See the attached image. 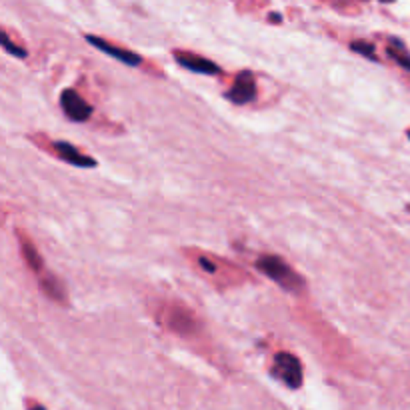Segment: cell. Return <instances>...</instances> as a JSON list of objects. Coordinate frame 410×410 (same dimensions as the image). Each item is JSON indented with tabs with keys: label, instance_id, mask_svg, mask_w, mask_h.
Instances as JSON below:
<instances>
[{
	"label": "cell",
	"instance_id": "cell-1",
	"mask_svg": "<svg viewBox=\"0 0 410 410\" xmlns=\"http://www.w3.org/2000/svg\"><path fill=\"white\" fill-rule=\"evenodd\" d=\"M257 271L262 273L266 278L274 280L280 289L289 292H302L305 291V280L302 276L287 264L280 257L274 255H262L257 258Z\"/></svg>",
	"mask_w": 410,
	"mask_h": 410
},
{
	"label": "cell",
	"instance_id": "cell-2",
	"mask_svg": "<svg viewBox=\"0 0 410 410\" xmlns=\"http://www.w3.org/2000/svg\"><path fill=\"white\" fill-rule=\"evenodd\" d=\"M274 376H278L289 388H298L302 384V364L291 352H278L274 357Z\"/></svg>",
	"mask_w": 410,
	"mask_h": 410
},
{
	"label": "cell",
	"instance_id": "cell-3",
	"mask_svg": "<svg viewBox=\"0 0 410 410\" xmlns=\"http://www.w3.org/2000/svg\"><path fill=\"white\" fill-rule=\"evenodd\" d=\"M60 108L67 114V119H70L72 122H86V120L92 117V106L86 103L85 99L76 90H72V88L62 90V94H60Z\"/></svg>",
	"mask_w": 410,
	"mask_h": 410
},
{
	"label": "cell",
	"instance_id": "cell-4",
	"mask_svg": "<svg viewBox=\"0 0 410 410\" xmlns=\"http://www.w3.org/2000/svg\"><path fill=\"white\" fill-rule=\"evenodd\" d=\"M226 99L232 104L253 103L257 99V80H255L253 72L242 70L240 74H237L230 90L226 92Z\"/></svg>",
	"mask_w": 410,
	"mask_h": 410
},
{
	"label": "cell",
	"instance_id": "cell-5",
	"mask_svg": "<svg viewBox=\"0 0 410 410\" xmlns=\"http://www.w3.org/2000/svg\"><path fill=\"white\" fill-rule=\"evenodd\" d=\"M52 148H54V153H56V156H58L60 160L69 162L72 166H78V169H94V166L99 164L92 156L80 153L74 144H70L67 140H54V142H52Z\"/></svg>",
	"mask_w": 410,
	"mask_h": 410
},
{
	"label": "cell",
	"instance_id": "cell-6",
	"mask_svg": "<svg viewBox=\"0 0 410 410\" xmlns=\"http://www.w3.org/2000/svg\"><path fill=\"white\" fill-rule=\"evenodd\" d=\"M86 40H88L94 49H99V51L104 52V54L112 56L114 60H119V62H122V65H128V67H140V62H142V58L138 56L137 52L120 49V46H117V44H110V42L103 40L101 36L88 35L86 36Z\"/></svg>",
	"mask_w": 410,
	"mask_h": 410
},
{
	"label": "cell",
	"instance_id": "cell-7",
	"mask_svg": "<svg viewBox=\"0 0 410 410\" xmlns=\"http://www.w3.org/2000/svg\"><path fill=\"white\" fill-rule=\"evenodd\" d=\"M174 60L182 67V69L192 70L196 74H208V76H214V74H221V67L208 58H203L198 54H190V52H174Z\"/></svg>",
	"mask_w": 410,
	"mask_h": 410
},
{
	"label": "cell",
	"instance_id": "cell-8",
	"mask_svg": "<svg viewBox=\"0 0 410 410\" xmlns=\"http://www.w3.org/2000/svg\"><path fill=\"white\" fill-rule=\"evenodd\" d=\"M171 323L172 330H176L178 334H190L196 330V321H194V314L188 312L187 308L182 307H174L171 312Z\"/></svg>",
	"mask_w": 410,
	"mask_h": 410
},
{
	"label": "cell",
	"instance_id": "cell-9",
	"mask_svg": "<svg viewBox=\"0 0 410 410\" xmlns=\"http://www.w3.org/2000/svg\"><path fill=\"white\" fill-rule=\"evenodd\" d=\"M20 248H22V257L24 260L28 262V266H31V271H35V273H42V268H44V262H42V258L38 255V250H36V246L31 242V240L26 239L22 232H20Z\"/></svg>",
	"mask_w": 410,
	"mask_h": 410
},
{
	"label": "cell",
	"instance_id": "cell-10",
	"mask_svg": "<svg viewBox=\"0 0 410 410\" xmlns=\"http://www.w3.org/2000/svg\"><path fill=\"white\" fill-rule=\"evenodd\" d=\"M40 289L46 296H51L52 300L56 302H67V292H65V287L52 276V274H44L40 278Z\"/></svg>",
	"mask_w": 410,
	"mask_h": 410
},
{
	"label": "cell",
	"instance_id": "cell-11",
	"mask_svg": "<svg viewBox=\"0 0 410 410\" xmlns=\"http://www.w3.org/2000/svg\"><path fill=\"white\" fill-rule=\"evenodd\" d=\"M386 54L393 58L398 67H402L404 70H410V52L407 51L404 42L398 38H391V44L386 46Z\"/></svg>",
	"mask_w": 410,
	"mask_h": 410
},
{
	"label": "cell",
	"instance_id": "cell-12",
	"mask_svg": "<svg viewBox=\"0 0 410 410\" xmlns=\"http://www.w3.org/2000/svg\"><path fill=\"white\" fill-rule=\"evenodd\" d=\"M350 51L357 52V54H360V56H364V58H368V60H373V62H378L376 49L373 42H366V40H355V42H350Z\"/></svg>",
	"mask_w": 410,
	"mask_h": 410
},
{
	"label": "cell",
	"instance_id": "cell-13",
	"mask_svg": "<svg viewBox=\"0 0 410 410\" xmlns=\"http://www.w3.org/2000/svg\"><path fill=\"white\" fill-rule=\"evenodd\" d=\"M0 42H2V49L6 52H10L12 56H17V58H26L28 56V52L24 51V49H20V46H17L10 38H8V35L6 33H2L0 35Z\"/></svg>",
	"mask_w": 410,
	"mask_h": 410
},
{
	"label": "cell",
	"instance_id": "cell-14",
	"mask_svg": "<svg viewBox=\"0 0 410 410\" xmlns=\"http://www.w3.org/2000/svg\"><path fill=\"white\" fill-rule=\"evenodd\" d=\"M198 262H200V266H203V268H205L206 273H210V274H214V273H216V268H214V264H212V262H210V260H206L205 257H200V258H198Z\"/></svg>",
	"mask_w": 410,
	"mask_h": 410
},
{
	"label": "cell",
	"instance_id": "cell-15",
	"mask_svg": "<svg viewBox=\"0 0 410 410\" xmlns=\"http://www.w3.org/2000/svg\"><path fill=\"white\" fill-rule=\"evenodd\" d=\"M271 20H274V22H280L282 17H280V15H271Z\"/></svg>",
	"mask_w": 410,
	"mask_h": 410
},
{
	"label": "cell",
	"instance_id": "cell-16",
	"mask_svg": "<svg viewBox=\"0 0 410 410\" xmlns=\"http://www.w3.org/2000/svg\"><path fill=\"white\" fill-rule=\"evenodd\" d=\"M380 2H394V0H380Z\"/></svg>",
	"mask_w": 410,
	"mask_h": 410
},
{
	"label": "cell",
	"instance_id": "cell-17",
	"mask_svg": "<svg viewBox=\"0 0 410 410\" xmlns=\"http://www.w3.org/2000/svg\"><path fill=\"white\" fill-rule=\"evenodd\" d=\"M409 138H410V130H409Z\"/></svg>",
	"mask_w": 410,
	"mask_h": 410
},
{
	"label": "cell",
	"instance_id": "cell-18",
	"mask_svg": "<svg viewBox=\"0 0 410 410\" xmlns=\"http://www.w3.org/2000/svg\"><path fill=\"white\" fill-rule=\"evenodd\" d=\"M409 210H410V206H409Z\"/></svg>",
	"mask_w": 410,
	"mask_h": 410
}]
</instances>
